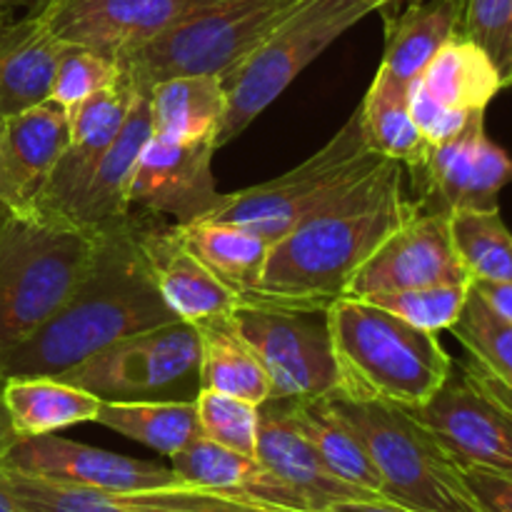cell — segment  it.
I'll return each instance as SVG.
<instances>
[{"instance_id":"cell-1","label":"cell","mask_w":512,"mask_h":512,"mask_svg":"<svg viewBox=\"0 0 512 512\" xmlns=\"http://www.w3.org/2000/svg\"><path fill=\"white\" fill-rule=\"evenodd\" d=\"M415 213L403 165L385 160L343 198L270 245L263 275L243 303L325 313L373 250Z\"/></svg>"},{"instance_id":"cell-2","label":"cell","mask_w":512,"mask_h":512,"mask_svg":"<svg viewBox=\"0 0 512 512\" xmlns=\"http://www.w3.org/2000/svg\"><path fill=\"white\" fill-rule=\"evenodd\" d=\"M178 320L153 283L135 238V213L100 228L88 273L70 298L18 345L0 355L3 378H58L125 335Z\"/></svg>"},{"instance_id":"cell-3","label":"cell","mask_w":512,"mask_h":512,"mask_svg":"<svg viewBox=\"0 0 512 512\" xmlns=\"http://www.w3.org/2000/svg\"><path fill=\"white\" fill-rule=\"evenodd\" d=\"M338 388L355 403L415 410L448 380L453 358L438 335L413 328L365 298L340 295L325 310Z\"/></svg>"},{"instance_id":"cell-4","label":"cell","mask_w":512,"mask_h":512,"mask_svg":"<svg viewBox=\"0 0 512 512\" xmlns=\"http://www.w3.org/2000/svg\"><path fill=\"white\" fill-rule=\"evenodd\" d=\"M100 230L38 205H0V355L70 298L95 258Z\"/></svg>"},{"instance_id":"cell-5","label":"cell","mask_w":512,"mask_h":512,"mask_svg":"<svg viewBox=\"0 0 512 512\" xmlns=\"http://www.w3.org/2000/svg\"><path fill=\"white\" fill-rule=\"evenodd\" d=\"M305 0H195L163 33L118 60L120 73L148 93L175 75H233Z\"/></svg>"},{"instance_id":"cell-6","label":"cell","mask_w":512,"mask_h":512,"mask_svg":"<svg viewBox=\"0 0 512 512\" xmlns=\"http://www.w3.org/2000/svg\"><path fill=\"white\" fill-rule=\"evenodd\" d=\"M330 398L363 438L383 483V500L415 512H483L463 468L410 410L355 403L333 393Z\"/></svg>"},{"instance_id":"cell-7","label":"cell","mask_w":512,"mask_h":512,"mask_svg":"<svg viewBox=\"0 0 512 512\" xmlns=\"http://www.w3.org/2000/svg\"><path fill=\"white\" fill-rule=\"evenodd\" d=\"M385 163L365 143L355 110L343 128L308 160L265 183L225 193L223 203L203 220H223L250 228L270 245L315 213L343 198L350 188Z\"/></svg>"},{"instance_id":"cell-8","label":"cell","mask_w":512,"mask_h":512,"mask_svg":"<svg viewBox=\"0 0 512 512\" xmlns=\"http://www.w3.org/2000/svg\"><path fill=\"white\" fill-rule=\"evenodd\" d=\"M375 10L378 5L370 0H305L233 75L223 80L228 110L218 148L243 135V130L250 128L310 63H315V58Z\"/></svg>"},{"instance_id":"cell-9","label":"cell","mask_w":512,"mask_h":512,"mask_svg":"<svg viewBox=\"0 0 512 512\" xmlns=\"http://www.w3.org/2000/svg\"><path fill=\"white\" fill-rule=\"evenodd\" d=\"M200 333L185 320L140 330L60 373L100 400H195Z\"/></svg>"},{"instance_id":"cell-10","label":"cell","mask_w":512,"mask_h":512,"mask_svg":"<svg viewBox=\"0 0 512 512\" xmlns=\"http://www.w3.org/2000/svg\"><path fill=\"white\" fill-rule=\"evenodd\" d=\"M410 415L460 468L512 475V390L475 360L453 363L438 393Z\"/></svg>"},{"instance_id":"cell-11","label":"cell","mask_w":512,"mask_h":512,"mask_svg":"<svg viewBox=\"0 0 512 512\" xmlns=\"http://www.w3.org/2000/svg\"><path fill=\"white\" fill-rule=\"evenodd\" d=\"M235 328L270 380V398H323L338 388L328 320L320 310L238 303Z\"/></svg>"},{"instance_id":"cell-12","label":"cell","mask_w":512,"mask_h":512,"mask_svg":"<svg viewBox=\"0 0 512 512\" xmlns=\"http://www.w3.org/2000/svg\"><path fill=\"white\" fill-rule=\"evenodd\" d=\"M408 173L420 213L500 210V193L512 183V158L488 138L485 115H475L463 133L433 145L423 165Z\"/></svg>"},{"instance_id":"cell-13","label":"cell","mask_w":512,"mask_h":512,"mask_svg":"<svg viewBox=\"0 0 512 512\" xmlns=\"http://www.w3.org/2000/svg\"><path fill=\"white\" fill-rule=\"evenodd\" d=\"M473 283L455 250L450 215L415 213L355 270L343 295L373 298L425 285Z\"/></svg>"},{"instance_id":"cell-14","label":"cell","mask_w":512,"mask_h":512,"mask_svg":"<svg viewBox=\"0 0 512 512\" xmlns=\"http://www.w3.org/2000/svg\"><path fill=\"white\" fill-rule=\"evenodd\" d=\"M213 140L175 143L150 135L128 188L130 210L173 218L178 225L203 220L223 203L215 185Z\"/></svg>"},{"instance_id":"cell-15","label":"cell","mask_w":512,"mask_h":512,"mask_svg":"<svg viewBox=\"0 0 512 512\" xmlns=\"http://www.w3.org/2000/svg\"><path fill=\"white\" fill-rule=\"evenodd\" d=\"M195 0H43L35 15L63 45L95 50L118 63L163 33Z\"/></svg>"},{"instance_id":"cell-16","label":"cell","mask_w":512,"mask_h":512,"mask_svg":"<svg viewBox=\"0 0 512 512\" xmlns=\"http://www.w3.org/2000/svg\"><path fill=\"white\" fill-rule=\"evenodd\" d=\"M0 465L35 478L60 480L108 493H140L180 483L173 468L158 465L155 460L128 458L78 440L60 438L55 433L20 438Z\"/></svg>"},{"instance_id":"cell-17","label":"cell","mask_w":512,"mask_h":512,"mask_svg":"<svg viewBox=\"0 0 512 512\" xmlns=\"http://www.w3.org/2000/svg\"><path fill=\"white\" fill-rule=\"evenodd\" d=\"M138 95L140 90H135V85L120 75L118 83L90 95L78 108L70 110L68 148L50 170L48 180L33 198V205L73 218L85 185L90 183L98 163L123 130Z\"/></svg>"},{"instance_id":"cell-18","label":"cell","mask_w":512,"mask_h":512,"mask_svg":"<svg viewBox=\"0 0 512 512\" xmlns=\"http://www.w3.org/2000/svg\"><path fill=\"white\" fill-rule=\"evenodd\" d=\"M135 213V238L145 255L160 298L178 320L200 325L238 308V295L230 293L185 245L178 225L163 223L158 215Z\"/></svg>"},{"instance_id":"cell-19","label":"cell","mask_w":512,"mask_h":512,"mask_svg":"<svg viewBox=\"0 0 512 512\" xmlns=\"http://www.w3.org/2000/svg\"><path fill=\"white\" fill-rule=\"evenodd\" d=\"M255 458L298 500L303 512H328L350 500H373V495L330 473L318 450L290 415L288 400L270 398L260 405Z\"/></svg>"},{"instance_id":"cell-20","label":"cell","mask_w":512,"mask_h":512,"mask_svg":"<svg viewBox=\"0 0 512 512\" xmlns=\"http://www.w3.org/2000/svg\"><path fill=\"white\" fill-rule=\"evenodd\" d=\"M63 50L35 10L20 20L0 18V118L50 98Z\"/></svg>"},{"instance_id":"cell-21","label":"cell","mask_w":512,"mask_h":512,"mask_svg":"<svg viewBox=\"0 0 512 512\" xmlns=\"http://www.w3.org/2000/svg\"><path fill=\"white\" fill-rule=\"evenodd\" d=\"M170 468L185 485L235 495V498L270 505V508L303 512L298 500L260 465L258 458L223 448L203 435L190 440L180 453H175L170 458Z\"/></svg>"},{"instance_id":"cell-22","label":"cell","mask_w":512,"mask_h":512,"mask_svg":"<svg viewBox=\"0 0 512 512\" xmlns=\"http://www.w3.org/2000/svg\"><path fill=\"white\" fill-rule=\"evenodd\" d=\"M68 140V110L50 98L3 120L5 170L25 205H33L50 170L68 148Z\"/></svg>"},{"instance_id":"cell-23","label":"cell","mask_w":512,"mask_h":512,"mask_svg":"<svg viewBox=\"0 0 512 512\" xmlns=\"http://www.w3.org/2000/svg\"><path fill=\"white\" fill-rule=\"evenodd\" d=\"M150 135H153V120H150L148 93H140L130 108L123 130L98 163L90 183L85 185L73 210V220L100 230L130 218L133 210L128 203V188Z\"/></svg>"},{"instance_id":"cell-24","label":"cell","mask_w":512,"mask_h":512,"mask_svg":"<svg viewBox=\"0 0 512 512\" xmlns=\"http://www.w3.org/2000/svg\"><path fill=\"white\" fill-rule=\"evenodd\" d=\"M153 133L175 143L213 140L218 145L228 95L215 75H175L148 90Z\"/></svg>"},{"instance_id":"cell-25","label":"cell","mask_w":512,"mask_h":512,"mask_svg":"<svg viewBox=\"0 0 512 512\" xmlns=\"http://www.w3.org/2000/svg\"><path fill=\"white\" fill-rule=\"evenodd\" d=\"M385 20V53L380 70L408 88L455 35V0H410L403 10H380Z\"/></svg>"},{"instance_id":"cell-26","label":"cell","mask_w":512,"mask_h":512,"mask_svg":"<svg viewBox=\"0 0 512 512\" xmlns=\"http://www.w3.org/2000/svg\"><path fill=\"white\" fill-rule=\"evenodd\" d=\"M3 400L18 438H35L80 423H95L103 403L80 385L50 375L5 378Z\"/></svg>"},{"instance_id":"cell-27","label":"cell","mask_w":512,"mask_h":512,"mask_svg":"<svg viewBox=\"0 0 512 512\" xmlns=\"http://www.w3.org/2000/svg\"><path fill=\"white\" fill-rule=\"evenodd\" d=\"M288 408L298 428L313 443V448L318 450V455L335 478L383 500V483H380V475L370 460L363 438L335 408L330 395L288 400Z\"/></svg>"},{"instance_id":"cell-28","label":"cell","mask_w":512,"mask_h":512,"mask_svg":"<svg viewBox=\"0 0 512 512\" xmlns=\"http://www.w3.org/2000/svg\"><path fill=\"white\" fill-rule=\"evenodd\" d=\"M178 225V223H175ZM190 253L243 303L258 285L270 243L250 228L223 220H195L178 225Z\"/></svg>"},{"instance_id":"cell-29","label":"cell","mask_w":512,"mask_h":512,"mask_svg":"<svg viewBox=\"0 0 512 512\" xmlns=\"http://www.w3.org/2000/svg\"><path fill=\"white\" fill-rule=\"evenodd\" d=\"M200 333V390L235 395L248 403L270 400V380L240 330L233 313L195 325Z\"/></svg>"},{"instance_id":"cell-30","label":"cell","mask_w":512,"mask_h":512,"mask_svg":"<svg viewBox=\"0 0 512 512\" xmlns=\"http://www.w3.org/2000/svg\"><path fill=\"white\" fill-rule=\"evenodd\" d=\"M425 93L460 113H485L503 90L498 68L480 45L453 35L418 78Z\"/></svg>"},{"instance_id":"cell-31","label":"cell","mask_w":512,"mask_h":512,"mask_svg":"<svg viewBox=\"0 0 512 512\" xmlns=\"http://www.w3.org/2000/svg\"><path fill=\"white\" fill-rule=\"evenodd\" d=\"M365 143L380 158L415 170L423 165L433 145L423 138L408 105V88L378 68L368 95L358 105Z\"/></svg>"},{"instance_id":"cell-32","label":"cell","mask_w":512,"mask_h":512,"mask_svg":"<svg viewBox=\"0 0 512 512\" xmlns=\"http://www.w3.org/2000/svg\"><path fill=\"white\" fill-rule=\"evenodd\" d=\"M95 423L165 458L200 435L195 400H103Z\"/></svg>"},{"instance_id":"cell-33","label":"cell","mask_w":512,"mask_h":512,"mask_svg":"<svg viewBox=\"0 0 512 512\" xmlns=\"http://www.w3.org/2000/svg\"><path fill=\"white\" fill-rule=\"evenodd\" d=\"M450 230L470 280L512 283V233L500 210H460Z\"/></svg>"},{"instance_id":"cell-34","label":"cell","mask_w":512,"mask_h":512,"mask_svg":"<svg viewBox=\"0 0 512 512\" xmlns=\"http://www.w3.org/2000/svg\"><path fill=\"white\" fill-rule=\"evenodd\" d=\"M5 485L28 512H140L128 493H108L98 488L35 478L0 465Z\"/></svg>"},{"instance_id":"cell-35","label":"cell","mask_w":512,"mask_h":512,"mask_svg":"<svg viewBox=\"0 0 512 512\" xmlns=\"http://www.w3.org/2000/svg\"><path fill=\"white\" fill-rule=\"evenodd\" d=\"M450 333L468 350L470 360L512 390V325L500 320L473 288Z\"/></svg>"},{"instance_id":"cell-36","label":"cell","mask_w":512,"mask_h":512,"mask_svg":"<svg viewBox=\"0 0 512 512\" xmlns=\"http://www.w3.org/2000/svg\"><path fill=\"white\" fill-rule=\"evenodd\" d=\"M470 283H450V285H425V288L393 290V293L373 295L365 298L370 303L380 305L395 318L405 320L413 328L425 333H443L458 323L465 303H468Z\"/></svg>"},{"instance_id":"cell-37","label":"cell","mask_w":512,"mask_h":512,"mask_svg":"<svg viewBox=\"0 0 512 512\" xmlns=\"http://www.w3.org/2000/svg\"><path fill=\"white\" fill-rule=\"evenodd\" d=\"M195 410H198V425L203 438L255 458L260 405L235 398V395L215 393V390H198Z\"/></svg>"},{"instance_id":"cell-38","label":"cell","mask_w":512,"mask_h":512,"mask_svg":"<svg viewBox=\"0 0 512 512\" xmlns=\"http://www.w3.org/2000/svg\"><path fill=\"white\" fill-rule=\"evenodd\" d=\"M455 35L473 40L498 68L503 88H512V0H455Z\"/></svg>"},{"instance_id":"cell-39","label":"cell","mask_w":512,"mask_h":512,"mask_svg":"<svg viewBox=\"0 0 512 512\" xmlns=\"http://www.w3.org/2000/svg\"><path fill=\"white\" fill-rule=\"evenodd\" d=\"M120 75H123L120 65L108 55L78 48V45H65L58 70H55L53 88H50V100L63 105L70 113L90 95L118 83Z\"/></svg>"},{"instance_id":"cell-40","label":"cell","mask_w":512,"mask_h":512,"mask_svg":"<svg viewBox=\"0 0 512 512\" xmlns=\"http://www.w3.org/2000/svg\"><path fill=\"white\" fill-rule=\"evenodd\" d=\"M128 495L140 512H288L185 483L168 485V488L140 490V493Z\"/></svg>"},{"instance_id":"cell-41","label":"cell","mask_w":512,"mask_h":512,"mask_svg":"<svg viewBox=\"0 0 512 512\" xmlns=\"http://www.w3.org/2000/svg\"><path fill=\"white\" fill-rule=\"evenodd\" d=\"M408 105H410V115H413L415 125L420 128L423 138L428 140L430 145H440L445 140H453L455 135L463 133L465 128L470 125V120L475 115H485V113H460V110H450L445 105H440L438 100L430 98L428 93L423 90V85L418 80L408 85Z\"/></svg>"},{"instance_id":"cell-42","label":"cell","mask_w":512,"mask_h":512,"mask_svg":"<svg viewBox=\"0 0 512 512\" xmlns=\"http://www.w3.org/2000/svg\"><path fill=\"white\" fill-rule=\"evenodd\" d=\"M465 483L483 512H512V475L463 468Z\"/></svg>"},{"instance_id":"cell-43","label":"cell","mask_w":512,"mask_h":512,"mask_svg":"<svg viewBox=\"0 0 512 512\" xmlns=\"http://www.w3.org/2000/svg\"><path fill=\"white\" fill-rule=\"evenodd\" d=\"M470 288L480 295L485 305L500 320L512 325V283H493V280H473Z\"/></svg>"},{"instance_id":"cell-44","label":"cell","mask_w":512,"mask_h":512,"mask_svg":"<svg viewBox=\"0 0 512 512\" xmlns=\"http://www.w3.org/2000/svg\"><path fill=\"white\" fill-rule=\"evenodd\" d=\"M328 512H415L408 508H400V505L388 503V500H350V503H340Z\"/></svg>"},{"instance_id":"cell-45","label":"cell","mask_w":512,"mask_h":512,"mask_svg":"<svg viewBox=\"0 0 512 512\" xmlns=\"http://www.w3.org/2000/svg\"><path fill=\"white\" fill-rule=\"evenodd\" d=\"M3 385H5V378H3V373H0V460H3L5 455H8V450L20 440L18 433H15L13 423H10L8 408H5Z\"/></svg>"},{"instance_id":"cell-46","label":"cell","mask_w":512,"mask_h":512,"mask_svg":"<svg viewBox=\"0 0 512 512\" xmlns=\"http://www.w3.org/2000/svg\"><path fill=\"white\" fill-rule=\"evenodd\" d=\"M3 120L0 118V205H8V208H23V200L15 193L13 183L8 178V170H5V155H3Z\"/></svg>"},{"instance_id":"cell-47","label":"cell","mask_w":512,"mask_h":512,"mask_svg":"<svg viewBox=\"0 0 512 512\" xmlns=\"http://www.w3.org/2000/svg\"><path fill=\"white\" fill-rule=\"evenodd\" d=\"M0 512H28L13 498V493H10L8 485H5L3 475H0Z\"/></svg>"},{"instance_id":"cell-48","label":"cell","mask_w":512,"mask_h":512,"mask_svg":"<svg viewBox=\"0 0 512 512\" xmlns=\"http://www.w3.org/2000/svg\"><path fill=\"white\" fill-rule=\"evenodd\" d=\"M370 3L378 5V10H385V8H395L398 3H410V0H370Z\"/></svg>"},{"instance_id":"cell-49","label":"cell","mask_w":512,"mask_h":512,"mask_svg":"<svg viewBox=\"0 0 512 512\" xmlns=\"http://www.w3.org/2000/svg\"><path fill=\"white\" fill-rule=\"evenodd\" d=\"M8 8H10V0H0V15H3Z\"/></svg>"}]
</instances>
